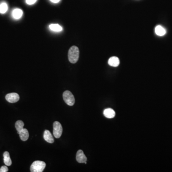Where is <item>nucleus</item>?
<instances>
[{"label": "nucleus", "instance_id": "1", "mask_svg": "<svg viewBox=\"0 0 172 172\" xmlns=\"http://www.w3.org/2000/svg\"><path fill=\"white\" fill-rule=\"evenodd\" d=\"M80 56V50L76 46H72L68 51V57L70 63L75 64L78 61Z\"/></svg>", "mask_w": 172, "mask_h": 172}, {"label": "nucleus", "instance_id": "2", "mask_svg": "<svg viewBox=\"0 0 172 172\" xmlns=\"http://www.w3.org/2000/svg\"><path fill=\"white\" fill-rule=\"evenodd\" d=\"M46 163L41 161H36L33 162L31 166L30 171L32 172H42L46 167Z\"/></svg>", "mask_w": 172, "mask_h": 172}, {"label": "nucleus", "instance_id": "3", "mask_svg": "<svg viewBox=\"0 0 172 172\" xmlns=\"http://www.w3.org/2000/svg\"><path fill=\"white\" fill-rule=\"evenodd\" d=\"M64 101L68 105L73 106L75 104V100L74 95L68 90L65 91L63 94Z\"/></svg>", "mask_w": 172, "mask_h": 172}, {"label": "nucleus", "instance_id": "4", "mask_svg": "<svg viewBox=\"0 0 172 172\" xmlns=\"http://www.w3.org/2000/svg\"><path fill=\"white\" fill-rule=\"evenodd\" d=\"M63 131V128L61 123L59 122H54L53 124V134L56 138H59L61 137Z\"/></svg>", "mask_w": 172, "mask_h": 172}, {"label": "nucleus", "instance_id": "5", "mask_svg": "<svg viewBox=\"0 0 172 172\" xmlns=\"http://www.w3.org/2000/svg\"><path fill=\"white\" fill-rule=\"evenodd\" d=\"M5 98L6 101L10 103H15L19 101L20 97L17 93H11L6 95Z\"/></svg>", "mask_w": 172, "mask_h": 172}, {"label": "nucleus", "instance_id": "6", "mask_svg": "<svg viewBox=\"0 0 172 172\" xmlns=\"http://www.w3.org/2000/svg\"><path fill=\"white\" fill-rule=\"evenodd\" d=\"M76 160L78 163L87 164V158L82 150H80L77 151L76 155Z\"/></svg>", "mask_w": 172, "mask_h": 172}, {"label": "nucleus", "instance_id": "7", "mask_svg": "<svg viewBox=\"0 0 172 172\" xmlns=\"http://www.w3.org/2000/svg\"><path fill=\"white\" fill-rule=\"evenodd\" d=\"M44 138L47 143H52L54 142V138H53L51 133L48 130H46L44 132Z\"/></svg>", "mask_w": 172, "mask_h": 172}, {"label": "nucleus", "instance_id": "8", "mask_svg": "<svg viewBox=\"0 0 172 172\" xmlns=\"http://www.w3.org/2000/svg\"><path fill=\"white\" fill-rule=\"evenodd\" d=\"M109 65L112 67H117L119 65V60L118 57L116 56H113L109 59L108 61Z\"/></svg>", "mask_w": 172, "mask_h": 172}, {"label": "nucleus", "instance_id": "9", "mask_svg": "<svg viewBox=\"0 0 172 172\" xmlns=\"http://www.w3.org/2000/svg\"><path fill=\"white\" fill-rule=\"evenodd\" d=\"M19 136L22 140L23 141H26L28 140L29 138V132L28 130L26 129L23 128L19 133Z\"/></svg>", "mask_w": 172, "mask_h": 172}, {"label": "nucleus", "instance_id": "10", "mask_svg": "<svg viewBox=\"0 0 172 172\" xmlns=\"http://www.w3.org/2000/svg\"><path fill=\"white\" fill-rule=\"evenodd\" d=\"M104 116L109 119L113 118L115 116V112L112 109H107L103 112Z\"/></svg>", "mask_w": 172, "mask_h": 172}, {"label": "nucleus", "instance_id": "11", "mask_svg": "<svg viewBox=\"0 0 172 172\" xmlns=\"http://www.w3.org/2000/svg\"><path fill=\"white\" fill-rule=\"evenodd\" d=\"M23 12L20 9H15L12 12V15L14 19H19L22 17Z\"/></svg>", "mask_w": 172, "mask_h": 172}, {"label": "nucleus", "instance_id": "12", "mask_svg": "<svg viewBox=\"0 0 172 172\" xmlns=\"http://www.w3.org/2000/svg\"><path fill=\"white\" fill-rule=\"evenodd\" d=\"M3 156H4V161L5 164L6 166H10V165H11L12 164V160H11V158L10 157L9 152H4Z\"/></svg>", "mask_w": 172, "mask_h": 172}, {"label": "nucleus", "instance_id": "13", "mask_svg": "<svg viewBox=\"0 0 172 172\" xmlns=\"http://www.w3.org/2000/svg\"><path fill=\"white\" fill-rule=\"evenodd\" d=\"M156 34L159 36H163L166 34V30L161 26H158L155 29Z\"/></svg>", "mask_w": 172, "mask_h": 172}, {"label": "nucleus", "instance_id": "14", "mask_svg": "<svg viewBox=\"0 0 172 172\" xmlns=\"http://www.w3.org/2000/svg\"><path fill=\"white\" fill-rule=\"evenodd\" d=\"M15 128L17 129V131L18 134H19L20 131L23 129V126H24V123L22 121H17L16 122L15 124Z\"/></svg>", "mask_w": 172, "mask_h": 172}, {"label": "nucleus", "instance_id": "15", "mask_svg": "<svg viewBox=\"0 0 172 172\" xmlns=\"http://www.w3.org/2000/svg\"><path fill=\"white\" fill-rule=\"evenodd\" d=\"M49 28L55 32H60L62 30V27L58 24H51L49 26Z\"/></svg>", "mask_w": 172, "mask_h": 172}, {"label": "nucleus", "instance_id": "16", "mask_svg": "<svg viewBox=\"0 0 172 172\" xmlns=\"http://www.w3.org/2000/svg\"><path fill=\"white\" fill-rule=\"evenodd\" d=\"M8 10V5L5 2H2L0 5V13L5 14Z\"/></svg>", "mask_w": 172, "mask_h": 172}, {"label": "nucleus", "instance_id": "17", "mask_svg": "<svg viewBox=\"0 0 172 172\" xmlns=\"http://www.w3.org/2000/svg\"><path fill=\"white\" fill-rule=\"evenodd\" d=\"M8 171V168L6 166H2L0 168V172H7Z\"/></svg>", "mask_w": 172, "mask_h": 172}, {"label": "nucleus", "instance_id": "18", "mask_svg": "<svg viewBox=\"0 0 172 172\" xmlns=\"http://www.w3.org/2000/svg\"><path fill=\"white\" fill-rule=\"evenodd\" d=\"M37 0H26V4L29 5H32L34 4Z\"/></svg>", "mask_w": 172, "mask_h": 172}, {"label": "nucleus", "instance_id": "19", "mask_svg": "<svg viewBox=\"0 0 172 172\" xmlns=\"http://www.w3.org/2000/svg\"><path fill=\"white\" fill-rule=\"evenodd\" d=\"M60 1V0H50V1L53 3H58V2H59Z\"/></svg>", "mask_w": 172, "mask_h": 172}]
</instances>
